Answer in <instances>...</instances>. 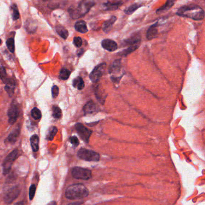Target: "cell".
Masks as SVG:
<instances>
[{
  "label": "cell",
  "instance_id": "obj_31",
  "mask_svg": "<svg viewBox=\"0 0 205 205\" xmlns=\"http://www.w3.org/2000/svg\"><path fill=\"white\" fill-rule=\"evenodd\" d=\"M36 191V186L35 185H31L29 189V199L30 200H32L34 197Z\"/></svg>",
  "mask_w": 205,
  "mask_h": 205
},
{
  "label": "cell",
  "instance_id": "obj_38",
  "mask_svg": "<svg viewBox=\"0 0 205 205\" xmlns=\"http://www.w3.org/2000/svg\"><path fill=\"white\" fill-rule=\"evenodd\" d=\"M1 42H2V41H1V39H0V44H1Z\"/></svg>",
  "mask_w": 205,
  "mask_h": 205
},
{
  "label": "cell",
  "instance_id": "obj_28",
  "mask_svg": "<svg viewBox=\"0 0 205 205\" xmlns=\"http://www.w3.org/2000/svg\"><path fill=\"white\" fill-rule=\"evenodd\" d=\"M52 110H53V116L55 118L59 119L62 116V110L58 106H53Z\"/></svg>",
  "mask_w": 205,
  "mask_h": 205
},
{
  "label": "cell",
  "instance_id": "obj_2",
  "mask_svg": "<svg viewBox=\"0 0 205 205\" xmlns=\"http://www.w3.org/2000/svg\"><path fill=\"white\" fill-rule=\"evenodd\" d=\"M95 5L94 0H82L77 7H70L69 9L70 16L76 19L85 16Z\"/></svg>",
  "mask_w": 205,
  "mask_h": 205
},
{
  "label": "cell",
  "instance_id": "obj_7",
  "mask_svg": "<svg viewBox=\"0 0 205 205\" xmlns=\"http://www.w3.org/2000/svg\"><path fill=\"white\" fill-rule=\"evenodd\" d=\"M20 189L18 186H13L8 189L4 196V199L5 203L9 204L12 203L19 196Z\"/></svg>",
  "mask_w": 205,
  "mask_h": 205
},
{
  "label": "cell",
  "instance_id": "obj_10",
  "mask_svg": "<svg viewBox=\"0 0 205 205\" xmlns=\"http://www.w3.org/2000/svg\"><path fill=\"white\" fill-rule=\"evenodd\" d=\"M8 116L9 118V122L10 124L12 125L16 121L18 116V112L15 105L12 104L8 112Z\"/></svg>",
  "mask_w": 205,
  "mask_h": 205
},
{
  "label": "cell",
  "instance_id": "obj_34",
  "mask_svg": "<svg viewBox=\"0 0 205 205\" xmlns=\"http://www.w3.org/2000/svg\"><path fill=\"white\" fill-rule=\"evenodd\" d=\"M51 92H52V96L53 98H56L59 93V89L57 86L54 85L52 87L51 89Z\"/></svg>",
  "mask_w": 205,
  "mask_h": 205
},
{
  "label": "cell",
  "instance_id": "obj_39",
  "mask_svg": "<svg viewBox=\"0 0 205 205\" xmlns=\"http://www.w3.org/2000/svg\"><path fill=\"white\" fill-rule=\"evenodd\" d=\"M44 1H48V0H44Z\"/></svg>",
  "mask_w": 205,
  "mask_h": 205
},
{
  "label": "cell",
  "instance_id": "obj_8",
  "mask_svg": "<svg viewBox=\"0 0 205 205\" xmlns=\"http://www.w3.org/2000/svg\"><path fill=\"white\" fill-rule=\"evenodd\" d=\"M105 67H106V64L103 63V64H101L97 65L93 69V70L90 75V79L92 82L93 83H96L99 81V79L103 76Z\"/></svg>",
  "mask_w": 205,
  "mask_h": 205
},
{
  "label": "cell",
  "instance_id": "obj_17",
  "mask_svg": "<svg viewBox=\"0 0 205 205\" xmlns=\"http://www.w3.org/2000/svg\"><path fill=\"white\" fill-rule=\"evenodd\" d=\"M75 28L77 31L82 34L86 33L88 31L86 22L84 21H79L77 22L75 24Z\"/></svg>",
  "mask_w": 205,
  "mask_h": 205
},
{
  "label": "cell",
  "instance_id": "obj_30",
  "mask_svg": "<svg viewBox=\"0 0 205 205\" xmlns=\"http://www.w3.org/2000/svg\"><path fill=\"white\" fill-rule=\"evenodd\" d=\"M12 9H13V18L14 20H18L20 18V15L16 4H14L13 5Z\"/></svg>",
  "mask_w": 205,
  "mask_h": 205
},
{
  "label": "cell",
  "instance_id": "obj_11",
  "mask_svg": "<svg viewBox=\"0 0 205 205\" xmlns=\"http://www.w3.org/2000/svg\"><path fill=\"white\" fill-rule=\"evenodd\" d=\"M102 46L103 48L110 51L113 52L117 49V43L110 39H105L102 41Z\"/></svg>",
  "mask_w": 205,
  "mask_h": 205
},
{
  "label": "cell",
  "instance_id": "obj_35",
  "mask_svg": "<svg viewBox=\"0 0 205 205\" xmlns=\"http://www.w3.org/2000/svg\"><path fill=\"white\" fill-rule=\"evenodd\" d=\"M74 44L76 47H80L81 46L82 44V40L81 37H76L74 39Z\"/></svg>",
  "mask_w": 205,
  "mask_h": 205
},
{
  "label": "cell",
  "instance_id": "obj_5",
  "mask_svg": "<svg viewBox=\"0 0 205 205\" xmlns=\"http://www.w3.org/2000/svg\"><path fill=\"white\" fill-rule=\"evenodd\" d=\"M72 176L77 179L88 180L92 177V172L87 169L75 167L72 170Z\"/></svg>",
  "mask_w": 205,
  "mask_h": 205
},
{
  "label": "cell",
  "instance_id": "obj_4",
  "mask_svg": "<svg viewBox=\"0 0 205 205\" xmlns=\"http://www.w3.org/2000/svg\"><path fill=\"white\" fill-rule=\"evenodd\" d=\"M78 156L81 159L88 162H98L100 158L98 153L85 148H81L78 151Z\"/></svg>",
  "mask_w": 205,
  "mask_h": 205
},
{
  "label": "cell",
  "instance_id": "obj_15",
  "mask_svg": "<svg viewBox=\"0 0 205 205\" xmlns=\"http://www.w3.org/2000/svg\"><path fill=\"white\" fill-rule=\"evenodd\" d=\"M5 90L9 94L10 97H12L14 93L15 88V83L12 79H7V81L5 83Z\"/></svg>",
  "mask_w": 205,
  "mask_h": 205
},
{
  "label": "cell",
  "instance_id": "obj_3",
  "mask_svg": "<svg viewBox=\"0 0 205 205\" xmlns=\"http://www.w3.org/2000/svg\"><path fill=\"white\" fill-rule=\"evenodd\" d=\"M87 188L81 184H74L69 186L66 191V197L70 200L80 199L88 195Z\"/></svg>",
  "mask_w": 205,
  "mask_h": 205
},
{
  "label": "cell",
  "instance_id": "obj_26",
  "mask_svg": "<svg viewBox=\"0 0 205 205\" xmlns=\"http://www.w3.org/2000/svg\"><path fill=\"white\" fill-rule=\"evenodd\" d=\"M31 115L33 116V118L36 120H38L39 119H41V110L39 109H38V108L34 107L32 110H31Z\"/></svg>",
  "mask_w": 205,
  "mask_h": 205
},
{
  "label": "cell",
  "instance_id": "obj_29",
  "mask_svg": "<svg viewBox=\"0 0 205 205\" xmlns=\"http://www.w3.org/2000/svg\"><path fill=\"white\" fill-rule=\"evenodd\" d=\"M0 79L4 83L7 81L5 70L2 65H0Z\"/></svg>",
  "mask_w": 205,
  "mask_h": 205
},
{
  "label": "cell",
  "instance_id": "obj_33",
  "mask_svg": "<svg viewBox=\"0 0 205 205\" xmlns=\"http://www.w3.org/2000/svg\"><path fill=\"white\" fill-rule=\"evenodd\" d=\"M120 65V63L119 61L114 62V64L113 65L110 70V72H116V71H119Z\"/></svg>",
  "mask_w": 205,
  "mask_h": 205
},
{
  "label": "cell",
  "instance_id": "obj_27",
  "mask_svg": "<svg viewBox=\"0 0 205 205\" xmlns=\"http://www.w3.org/2000/svg\"><path fill=\"white\" fill-rule=\"evenodd\" d=\"M6 44H7V46L9 50H10V52H12V53H14V52H15V41H14V39L13 38L9 39L7 40Z\"/></svg>",
  "mask_w": 205,
  "mask_h": 205
},
{
  "label": "cell",
  "instance_id": "obj_6",
  "mask_svg": "<svg viewBox=\"0 0 205 205\" xmlns=\"http://www.w3.org/2000/svg\"><path fill=\"white\" fill-rule=\"evenodd\" d=\"M18 155V150L15 149L12 151L9 155L5 158L3 164V173L4 175H7L10 172L12 165L14 161L16 160V157Z\"/></svg>",
  "mask_w": 205,
  "mask_h": 205
},
{
  "label": "cell",
  "instance_id": "obj_37",
  "mask_svg": "<svg viewBox=\"0 0 205 205\" xmlns=\"http://www.w3.org/2000/svg\"><path fill=\"white\" fill-rule=\"evenodd\" d=\"M47 205H57V203L55 201H52V202H49Z\"/></svg>",
  "mask_w": 205,
  "mask_h": 205
},
{
  "label": "cell",
  "instance_id": "obj_22",
  "mask_svg": "<svg viewBox=\"0 0 205 205\" xmlns=\"http://www.w3.org/2000/svg\"><path fill=\"white\" fill-rule=\"evenodd\" d=\"M140 7H142V4H138V3L134 4L131 5V6H129V7H128L124 10V13L127 15H131L132 13H134L137 9H138Z\"/></svg>",
  "mask_w": 205,
  "mask_h": 205
},
{
  "label": "cell",
  "instance_id": "obj_18",
  "mask_svg": "<svg viewBox=\"0 0 205 205\" xmlns=\"http://www.w3.org/2000/svg\"><path fill=\"white\" fill-rule=\"evenodd\" d=\"M39 137L38 135H33L30 138V142L31 148L34 152H37L39 150Z\"/></svg>",
  "mask_w": 205,
  "mask_h": 205
},
{
  "label": "cell",
  "instance_id": "obj_23",
  "mask_svg": "<svg viewBox=\"0 0 205 205\" xmlns=\"http://www.w3.org/2000/svg\"><path fill=\"white\" fill-rule=\"evenodd\" d=\"M70 75V71L66 68H63L60 72L59 78L62 80H67Z\"/></svg>",
  "mask_w": 205,
  "mask_h": 205
},
{
  "label": "cell",
  "instance_id": "obj_20",
  "mask_svg": "<svg viewBox=\"0 0 205 205\" xmlns=\"http://www.w3.org/2000/svg\"><path fill=\"white\" fill-rule=\"evenodd\" d=\"M56 29L57 33L60 36V37H62L63 39H66L67 38L69 33H68L67 30L64 27L62 26L61 25H58L56 26Z\"/></svg>",
  "mask_w": 205,
  "mask_h": 205
},
{
  "label": "cell",
  "instance_id": "obj_25",
  "mask_svg": "<svg viewBox=\"0 0 205 205\" xmlns=\"http://www.w3.org/2000/svg\"><path fill=\"white\" fill-rule=\"evenodd\" d=\"M57 133V128L56 127H52L50 128L48 134L47 136V139L49 141H52L54 136L56 135Z\"/></svg>",
  "mask_w": 205,
  "mask_h": 205
},
{
  "label": "cell",
  "instance_id": "obj_1",
  "mask_svg": "<svg viewBox=\"0 0 205 205\" xmlns=\"http://www.w3.org/2000/svg\"><path fill=\"white\" fill-rule=\"evenodd\" d=\"M176 14L178 16L190 18L196 21L203 20L205 18V12L199 6L196 5H184L179 9Z\"/></svg>",
  "mask_w": 205,
  "mask_h": 205
},
{
  "label": "cell",
  "instance_id": "obj_12",
  "mask_svg": "<svg viewBox=\"0 0 205 205\" xmlns=\"http://www.w3.org/2000/svg\"><path fill=\"white\" fill-rule=\"evenodd\" d=\"M116 21H117V17L116 16H111L109 19L105 21L103 23V31L106 33H109L112 30L113 26Z\"/></svg>",
  "mask_w": 205,
  "mask_h": 205
},
{
  "label": "cell",
  "instance_id": "obj_19",
  "mask_svg": "<svg viewBox=\"0 0 205 205\" xmlns=\"http://www.w3.org/2000/svg\"><path fill=\"white\" fill-rule=\"evenodd\" d=\"M174 2H175V0H167V2L165 4V5L162 6L161 7L159 8L158 9H157V10L156 12V13H160L161 12H163L164 11L169 10L171 7H173Z\"/></svg>",
  "mask_w": 205,
  "mask_h": 205
},
{
  "label": "cell",
  "instance_id": "obj_14",
  "mask_svg": "<svg viewBox=\"0 0 205 205\" xmlns=\"http://www.w3.org/2000/svg\"><path fill=\"white\" fill-rule=\"evenodd\" d=\"M98 107L96 104L90 101L87 102L84 107V111L85 114H91L97 111Z\"/></svg>",
  "mask_w": 205,
  "mask_h": 205
},
{
  "label": "cell",
  "instance_id": "obj_16",
  "mask_svg": "<svg viewBox=\"0 0 205 205\" xmlns=\"http://www.w3.org/2000/svg\"><path fill=\"white\" fill-rule=\"evenodd\" d=\"M122 4V2L118 1L116 2H107L103 4V9L105 10H117L121 5Z\"/></svg>",
  "mask_w": 205,
  "mask_h": 205
},
{
  "label": "cell",
  "instance_id": "obj_21",
  "mask_svg": "<svg viewBox=\"0 0 205 205\" xmlns=\"http://www.w3.org/2000/svg\"><path fill=\"white\" fill-rule=\"evenodd\" d=\"M73 86L74 87L77 88L78 89L81 90L84 88V86H85L84 82L81 77H78L74 80Z\"/></svg>",
  "mask_w": 205,
  "mask_h": 205
},
{
  "label": "cell",
  "instance_id": "obj_24",
  "mask_svg": "<svg viewBox=\"0 0 205 205\" xmlns=\"http://www.w3.org/2000/svg\"><path fill=\"white\" fill-rule=\"evenodd\" d=\"M138 47V44L131 45V46H130L128 49H125L124 50H123L122 52H120V54H121V55H127L128 54H129L132 52L133 51L135 50Z\"/></svg>",
  "mask_w": 205,
  "mask_h": 205
},
{
  "label": "cell",
  "instance_id": "obj_9",
  "mask_svg": "<svg viewBox=\"0 0 205 205\" xmlns=\"http://www.w3.org/2000/svg\"><path fill=\"white\" fill-rule=\"evenodd\" d=\"M75 128L81 138L84 142L87 143L89 141L92 131L80 123H77L75 125Z\"/></svg>",
  "mask_w": 205,
  "mask_h": 205
},
{
  "label": "cell",
  "instance_id": "obj_13",
  "mask_svg": "<svg viewBox=\"0 0 205 205\" xmlns=\"http://www.w3.org/2000/svg\"><path fill=\"white\" fill-rule=\"evenodd\" d=\"M158 23H155L154 25H152L147 31L146 37L148 40H152L156 37L158 34V29H157Z\"/></svg>",
  "mask_w": 205,
  "mask_h": 205
},
{
  "label": "cell",
  "instance_id": "obj_32",
  "mask_svg": "<svg viewBox=\"0 0 205 205\" xmlns=\"http://www.w3.org/2000/svg\"><path fill=\"white\" fill-rule=\"evenodd\" d=\"M19 132L18 131H15L11 133L9 136V141L10 143H15L16 142V137H18Z\"/></svg>",
  "mask_w": 205,
  "mask_h": 205
},
{
  "label": "cell",
  "instance_id": "obj_36",
  "mask_svg": "<svg viewBox=\"0 0 205 205\" xmlns=\"http://www.w3.org/2000/svg\"><path fill=\"white\" fill-rule=\"evenodd\" d=\"M70 142L71 144H72L73 145H74L75 146H77L79 144H80L78 139L77 137H75V136L71 137L70 138Z\"/></svg>",
  "mask_w": 205,
  "mask_h": 205
}]
</instances>
